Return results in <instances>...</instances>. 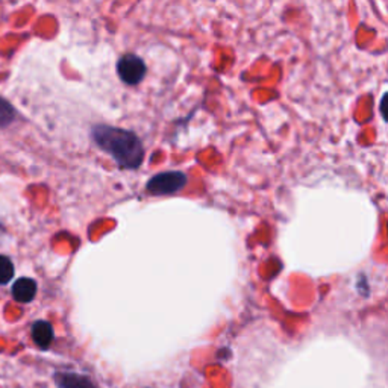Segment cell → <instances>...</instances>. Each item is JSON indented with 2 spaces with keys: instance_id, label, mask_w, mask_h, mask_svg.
<instances>
[{
  "instance_id": "obj_1",
  "label": "cell",
  "mask_w": 388,
  "mask_h": 388,
  "mask_svg": "<svg viewBox=\"0 0 388 388\" xmlns=\"http://www.w3.org/2000/svg\"><path fill=\"white\" fill-rule=\"evenodd\" d=\"M92 137L97 148L108 153L119 167L135 170L143 164L146 150L137 134L108 124H96Z\"/></svg>"
},
{
  "instance_id": "obj_2",
  "label": "cell",
  "mask_w": 388,
  "mask_h": 388,
  "mask_svg": "<svg viewBox=\"0 0 388 388\" xmlns=\"http://www.w3.org/2000/svg\"><path fill=\"white\" fill-rule=\"evenodd\" d=\"M187 185V175L182 171H164L149 179L146 189L153 196H170Z\"/></svg>"
},
{
  "instance_id": "obj_3",
  "label": "cell",
  "mask_w": 388,
  "mask_h": 388,
  "mask_svg": "<svg viewBox=\"0 0 388 388\" xmlns=\"http://www.w3.org/2000/svg\"><path fill=\"white\" fill-rule=\"evenodd\" d=\"M146 62L134 53H126L117 61V75L126 85H138L146 76Z\"/></svg>"
},
{
  "instance_id": "obj_4",
  "label": "cell",
  "mask_w": 388,
  "mask_h": 388,
  "mask_svg": "<svg viewBox=\"0 0 388 388\" xmlns=\"http://www.w3.org/2000/svg\"><path fill=\"white\" fill-rule=\"evenodd\" d=\"M37 282L32 278H20L13 285V297L20 303H29L37 296Z\"/></svg>"
},
{
  "instance_id": "obj_5",
  "label": "cell",
  "mask_w": 388,
  "mask_h": 388,
  "mask_svg": "<svg viewBox=\"0 0 388 388\" xmlns=\"http://www.w3.org/2000/svg\"><path fill=\"white\" fill-rule=\"evenodd\" d=\"M55 382L58 388H99L88 376L70 372L57 373Z\"/></svg>"
},
{
  "instance_id": "obj_6",
  "label": "cell",
  "mask_w": 388,
  "mask_h": 388,
  "mask_svg": "<svg viewBox=\"0 0 388 388\" xmlns=\"http://www.w3.org/2000/svg\"><path fill=\"white\" fill-rule=\"evenodd\" d=\"M53 337L55 333H53V328L49 322L38 320L32 324V340L40 349H49L53 343Z\"/></svg>"
},
{
  "instance_id": "obj_7",
  "label": "cell",
  "mask_w": 388,
  "mask_h": 388,
  "mask_svg": "<svg viewBox=\"0 0 388 388\" xmlns=\"http://www.w3.org/2000/svg\"><path fill=\"white\" fill-rule=\"evenodd\" d=\"M15 110L14 106L5 101L3 97H0V128H5V126L11 124L15 120Z\"/></svg>"
},
{
  "instance_id": "obj_8",
  "label": "cell",
  "mask_w": 388,
  "mask_h": 388,
  "mask_svg": "<svg viewBox=\"0 0 388 388\" xmlns=\"http://www.w3.org/2000/svg\"><path fill=\"white\" fill-rule=\"evenodd\" d=\"M14 264L6 255H0V285H6L14 278Z\"/></svg>"
}]
</instances>
